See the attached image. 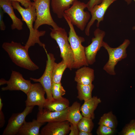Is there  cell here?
Here are the masks:
<instances>
[{
    "mask_svg": "<svg viewBox=\"0 0 135 135\" xmlns=\"http://www.w3.org/2000/svg\"><path fill=\"white\" fill-rule=\"evenodd\" d=\"M7 86L1 88L2 91L21 90L26 94L32 85L30 80H26L19 72L12 70L10 78L7 80Z\"/></svg>",
    "mask_w": 135,
    "mask_h": 135,
    "instance_id": "7c38bea8",
    "label": "cell"
},
{
    "mask_svg": "<svg viewBox=\"0 0 135 135\" xmlns=\"http://www.w3.org/2000/svg\"><path fill=\"white\" fill-rule=\"evenodd\" d=\"M46 54L47 60L44 72L42 76L38 79L30 78V80L34 82L40 83L43 87L46 92V99L48 100H53L51 90L53 69L55 62L56 58L53 54L48 53L46 49L44 50Z\"/></svg>",
    "mask_w": 135,
    "mask_h": 135,
    "instance_id": "ba28073f",
    "label": "cell"
},
{
    "mask_svg": "<svg viewBox=\"0 0 135 135\" xmlns=\"http://www.w3.org/2000/svg\"><path fill=\"white\" fill-rule=\"evenodd\" d=\"M63 17L67 22L70 28L68 39L72 48L74 61L73 68L78 69L83 66H88V63L86 56L84 47L82 43L85 41L83 37L79 36L75 31L73 25L64 13Z\"/></svg>",
    "mask_w": 135,
    "mask_h": 135,
    "instance_id": "3957f363",
    "label": "cell"
},
{
    "mask_svg": "<svg viewBox=\"0 0 135 135\" xmlns=\"http://www.w3.org/2000/svg\"><path fill=\"white\" fill-rule=\"evenodd\" d=\"M34 106H26L22 112L13 114L10 118L2 135H17L25 122L26 117L32 112Z\"/></svg>",
    "mask_w": 135,
    "mask_h": 135,
    "instance_id": "9c48e42d",
    "label": "cell"
},
{
    "mask_svg": "<svg viewBox=\"0 0 135 135\" xmlns=\"http://www.w3.org/2000/svg\"><path fill=\"white\" fill-rule=\"evenodd\" d=\"M132 30H135V26H134L132 28Z\"/></svg>",
    "mask_w": 135,
    "mask_h": 135,
    "instance_id": "f35d334b",
    "label": "cell"
},
{
    "mask_svg": "<svg viewBox=\"0 0 135 135\" xmlns=\"http://www.w3.org/2000/svg\"><path fill=\"white\" fill-rule=\"evenodd\" d=\"M25 0L28 1H30L31 0H32L34 2L36 0Z\"/></svg>",
    "mask_w": 135,
    "mask_h": 135,
    "instance_id": "74e56055",
    "label": "cell"
},
{
    "mask_svg": "<svg viewBox=\"0 0 135 135\" xmlns=\"http://www.w3.org/2000/svg\"><path fill=\"white\" fill-rule=\"evenodd\" d=\"M84 102L80 107L82 115L84 116L94 119V111L98 104L101 102V100L97 96H94Z\"/></svg>",
    "mask_w": 135,
    "mask_h": 135,
    "instance_id": "ac0fdd59",
    "label": "cell"
},
{
    "mask_svg": "<svg viewBox=\"0 0 135 135\" xmlns=\"http://www.w3.org/2000/svg\"><path fill=\"white\" fill-rule=\"evenodd\" d=\"M0 6L4 13H6L12 20L11 29L12 30L16 29L18 30H22L23 22L14 14L11 1L8 0H0Z\"/></svg>",
    "mask_w": 135,
    "mask_h": 135,
    "instance_id": "2e32d148",
    "label": "cell"
},
{
    "mask_svg": "<svg viewBox=\"0 0 135 135\" xmlns=\"http://www.w3.org/2000/svg\"><path fill=\"white\" fill-rule=\"evenodd\" d=\"M81 106L80 103L75 102L69 107L66 119L70 123L77 125L83 117V116L80 112Z\"/></svg>",
    "mask_w": 135,
    "mask_h": 135,
    "instance_id": "7402d4cb",
    "label": "cell"
},
{
    "mask_svg": "<svg viewBox=\"0 0 135 135\" xmlns=\"http://www.w3.org/2000/svg\"><path fill=\"white\" fill-rule=\"evenodd\" d=\"M70 132L69 135H78L79 130L77 125L70 123Z\"/></svg>",
    "mask_w": 135,
    "mask_h": 135,
    "instance_id": "1f68e13d",
    "label": "cell"
},
{
    "mask_svg": "<svg viewBox=\"0 0 135 135\" xmlns=\"http://www.w3.org/2000/svg\"><path fill=\"white\" fill-rule=\"evenodd\" d=\"M86 8V4L77 0L64 12L72 24L82 31L85 29L90 17L88 12L84 11Z\"/></svg>",
    "mask_w": 135,
    "mask_h": 135,
    "instance_id": "8992f818",
    "label": "cell"
},
{
    "mask_svg": "<svg viewBox=\"0 0 135 135\" xmlns=\"http://www.w3.org/2000/svg\"><path fill=\"white\" fill-rule=\"evenodd\" d=\"M50 29V36L58 44L60 51L61 57L66 64L67 68L72 70L73 68L74 56L66 30L60 27L57 29L52 28Z\"/></svg>",
    "mask_w": 135,
    "mask_h": 135,
    "instance_id": "277c9868",
    "label": "cell"
},
{
    "mask_svg": "<svg viewBox=\"0 0 135 135\" xmlns=\"http://www.w3.org/2000/svg\"><path fill=\"white\" fill-rule=\"evenodd\" d=\"M45 123L34 119L30 122H25L17 135H40V129Z\"/></svg>",
    "mask_w": 135,
    "mask_h": 135,
    "instance_id": "d6986e66",
    "label": "cell"
},
{
    "mask_svg": "<svg viewBox=\"0 0 135 135\" xmlns=\"http://www.w3.org/2000/svg\"><path fill=\"white\" fill-rule=\"evenodd\" d=\"M76 0H51L52 11L58 18H62L63 17L64 11L69 8Z\"/></svg>",
    "mask_w": 135,
    "mask_h": 135,
    "instance_id": "ffe728a7",
    "label": "cell"
},
{
    "mask_svg": "<svg viewBox=\"0 0 135 135\" xmlns=\"http://www.w3.org/2000/svg\"><path fill=\"white\" fill-rule=\"evenodd\" d=\"M12 4L14 9L17 10L21 15L22 21L24 22L29 30L28 38L25 46L28 50L31 46H34L36 44L46 49L45 45L40 40V37L44 36L46 33L45 30L39 31L35 30L34 28L33 24L36 18V14L34 2L27 8H24L18 2L11 1Z\"/></svg>",
    "mask_w": 135,
    "mask_h": 135,
    "instance_id": "6da1fadb",
    "label": "cell"
},
{
    "mask_svg": "<svg viewBox=\"0 0 135 135\" xmlns=\"http://www.w3.org/2000/svg\"><path fill=\"white\" fill-rule=\"evenodd\" d=\"M67 68L66 64L62 60L58 63L55 62L52 70V82H60L63 73Z\"/></svg>",
    "mask_w": 135,
    "mask_h": 135,
    "instance_id": "cb8c5ba5",
    "label": "cell"
},
{
    "mask_svg": "<svg viewBox=\"0 0 135 135\" xmlns=\"http://www.w3.org/2000/svg\"><path fill=\"white\" fill-rule=\"evenodd\" d=\"M51 90L53 98L54 99L61 98L66 93V91L61 82L59 83H52Z\"/></svg>",
    "mask_w": 135,
    "mask_h": 135,
    "instance_id": "4316f807",
    "label": "cell"
},
{
    "mask_svg": "<svg viewBox=\"0 0 135 135\" xmlns=\"http://www.w3.org/2000/svg\"><path fill=\"white\" fill-rule=\"evenodd\" d=\"M99 125L96 131L98 135H112L115 132V129L104 125Z\"/></svg>",
    "mask_w": 135,
    "mask_h": 135,
    "instance_id": "f1b7e54d",
    "label": "cell"
},
{
    "mask_svg": "<svg viewBox=\"0 0 135 135\" xmlns=\"http://www.w3.org/2000/svg\"><path fill=\"white\" fill-rule=\"evenodd\" d=\"M120 134L122 135H135V120H132L126 124Z\"/></svg>",
    "mask_w": 135,
    "mask_h": 135,
    "instance_id": "83f0119b",
    "label": "cell"
},
{
    "mask_svg": "<svg viewBox=\"0 0 135 135\" xmlns=\"http://www.w3.org/2000/svg\"><path fill=\"white\" fill-rule=\"evenodd\" d=\"M69 105V100L62 97L58 99H54L52 100H47L44 108L52 111L60 112L65 110L70 106Z\"/></svg>",
    "mask_w": 135,
    "mask_h": 135,
    "instance_id": "44dd1931",
    "label": "cell"
},
{
    "mask_svg": "<svg viewBox=\"0 0 135 135\" xmlns=\"http://www.w3.org/2000/svg\"><path fill=\"white\" fill-rule=\"evenodd\" d=\"M7 80H6L4 78H2L0 80V85H4L5 84H6Z\"/></svg>",
    "mask_w": 135,
    "mask_h": 135,
    "instance_id": "d590c367",
    "label": "cell"
},
{
    "mask_svg": "<svg viewBox=\"0 0 135 135\" xmlns=\"http://www.w3.org/2000/svg\"><path fill=\"white\" fill-rule=\"evenodd\" d=\"M103 0H89L86 4V8L90 12L94 7L96 5L101 3Z\"/></svg>",
    "mask_w": 135,
    "mask_h": 135,
    "instance_id": "f546056e",
    "label": "cell"
},
{
    "mask_svg": "<svg viewBox=\"0 0 135 135\" xmlns=\"http://www.w3.org/2000/svg\"><path fill=\"white\" fill-rule=\"evenodd\" d=\"M51 0H36L34 2L36 14V18L34 28L38 30L41 26L46 24L53 28L57 29L59 27L54 20L50 14V4Z\"/></svg>",
    "mask_w": 135,
    "mask_h": 135,
    "instance_id": "52a82bcc",
    "label": "cell"
},
{
    "mask_svg": "<svg viewBox=\"0 0 135 135\" xmlns=\"http://www.w3.org/2000/svg\"><path fill=\"white\" fill-rule=\"evenodd\" d=\"M2 47L12 62L17 66L30 71L38 69V66L30 58L28 50L20 43L13 41L10 42H5L2 44Z\"/></svg>",
    "mask_w": 135,
    "mask_h": 135,
    "instance_id": "7a4b0ae2",
    "label": "cell"
},
{
    "mask_svg": "<svg viewBox=\"0 0 135 135\" xmlns=\"http://www.w3.org/2000/svg\"><path fill=\"white\" fill-rule=\"evenodd\" d=\"M94 87V86L92 84L84 85L77 83V98L80 101H84L92 97V92Z\"/></svg>",
    "mask_w": 135,
    "mask_h": 135,
    "instance_id": "603a6c76",
    "label": "cell"
},
{
    "mask_svg": "<svg viewBox=\"0 0 135 135\" xmlns=\"http://www.w3.org/2000/svg\"><path fill=\"white\" fill-rule=\"evenodd\" d=\"M68 107L60 112L52 111L43 108L39 110L36 119L40 122L44 123L66 120Z\"/></svg>",
    "mask_w": 135,
    "mask_h": 135,
    "instance_id": "9a60e30c",
    "label": "cell"
},
{
    "mask_svg": "<svg viewBox=\"0 0 135 135\" xmlns=\"http://www.w3.org/2000/svg\"><path fill=\"white\" fill-rule=\"evenodd\" d=\"M98 124L105 125L116 129L118 125V121L116 116L112 111H110L103 114L100 117Z\"/></svg>",
    "mask_w": 135,
    "mask_h": 135,
    "instance_id": "d4e9b609",
    "label": "cell"
},
{
    "mask_svg": "<svg viewBox=\"0 0 135 135\" xmlns=\"http://www.w3.org/2000/svg\"><path fill=\"white\" fill-rule=\"evenodd\" d=\"M70 127L67 120L48 122L42 128L40 135H66L70 132Z\"/></svg>",
    "mask_w": 135,
    "mask_h": 135,
    "instance_id": "5bb4252c",
    "label": "cell"
},
{
    "mask_svg": "<svg viewBox=\"0 0 135 135\" xmlns=\"http://www.w3.org/2000/svg\"><path fill=\"white\" fill-rule=\"evenodd\" d=\"M88 66H83L75 72L74 80L77 83L84 85L92 84L94 78L93 69Z\"/></svg>",
    "mask_w": 135,
    "mask_h": 135,
    "instance_id": "e0dca14e",
    "label": "cell"
},
{
    "mask_svg": "<svg viewBox=\"0 0 135 135\" xmlns=\"http://www.w3.org/2000/svg\"><path fill=\"white\" fill-rule=\"evenodd\" d=\"M117 0H103L100 4L94 6L90 12L92 18L85 29V33L87 36L90 35V30L95 20L97 22L96 26L98 28L101 21L104 19V14L107 9L113 2Z\"/></svg>",
    "mask_w": 135,
    "mask_h": 135,
    "instance_id": "4fadbf2b",
    "label": "cell"
},
{
    "mask_svg": "<svg viewBox=\"0 0 135 135\" xmlns=\"http://www.w3.org/2000/svg\"><path fill=\"white\" fill-rule=\"evenodd\" d=\"M91 132H89L84 131H79L78 135H92Z\"/></svg>",
    "mask_w": 135,
    "mask_h": 135,
    "instance_id": "e575fe53",
    "label": "cell"
},
{
    "mask_svg": "<svg viewBox=\"0 0 135 135\" xmlns=\"http://www.w3.org/2000/svg\"><path fill=\"white\" fill-rule=\"evenodd\" d=\"M130 44V41L126 39L118 46L112 48L106 42H103L102 47L106 50L109 56L108 60L103 68L107 73L112 75L116 74L115 66L118 62L126 58L127 56L126 48Z\"/></svg>",
    "mask_w": 135,
    "mask_h": 135,
    "instance_id": "5b68a950",
    "label": "cell"
},
{
    "mask_svg": "<svg viewBox=\"0 0 135 135\" xmlns=\"http://www.w3.org/2000/svg\"><path fill=\"white\" fill-rule=\"evenodd\" d=\"M94 33V37L92 39V42L89 45L84 47L85 54L89 65L92 64L95 62L96 54L102 47L103 39L106 34L104 31L98 28L96 29Z\"/></svg>",
    "mask_w": 135,
    "mask_h": 135,
    "instance_id": "8fae6325",
    "label": "cell"
},
{
    "mask_svg": "<svg viewBox=\"0 0 135 135\" xmlns=\"http://www.w3.org/2000/svg\"><path fill=\"white\" fill-rule=\"evenodd\" d=\"M3 106L1 98H0V128H2L4 126L5 121L4 116L2 109Z\"/></svg>",
    "mask_w": 135,
    "mask_h": 135,
    "instance_id": "4dcf8cb0",
    "label": "cell"
},
{
    "mask_svg": "<svg viewBox=\"0 0 135 135\" xmlns=\"http://www.w3.org/2000/svg\"><path fill=\"white\" fill-rule=\"evenodd\" d=\"M0 29L3 31L6 28V26L3 20L4 12L1 8L0 7Z\"/></svg>",
    "mask_w": 135,
    "mask_h": 135,
    "instance_id": "d6a6232c",
    "label": "cell"
},
{
    "mask_svg": "<svg viewBox=\"0 0 135 135\" xmlns=\"http://www.w3.org/2000/svg\"><path fill=\"white\" fill-rule=\"evenodd\" d=\"M11 1H15L18 2L20 3L21 5L27 8L32 4L33 2L30 1H28L25 0H8Z\"/></svg>",
    "mask_w": 135,
    "mask_h": 135,
    "instance_id": "836d02e7",
    "label": "cell"
},
{
    "mask_svg": "<svg viewBox=\"0 0 135 135\" xmlns=\"http://www.w3.org/2000/svg\"><path fill=\"white\" fill-rule=\"evenodd\" d=\"M124 0L126 2L128 5L130 4L132 1V0Z\"/></svg>",
    "mask_w": 135,
    "mask_h": 135,
    "instance_id": "8d00e7d4",
    "label": "cell"
},
{
    "mask_svg": "<svg viewBox=\"0 0 135 135\" xmlns=\"http://www.w3.org/2000/svg\"><path fill=\"white\" fill-rule=\"evenodd\" d=\"M45 91L40 83L32 84L26 94L27 99L25 102L26 106H37L39 110L44 108L47 100L44 97Z\"/></svg>",
    "mask_w": 135,
    "mask_h": 135,
    "instance_id": "30bf717a",
    "label": "cell"
},
{
    "mask_svg": "<svg viewBox=\"0 0 135 135\" xmlns=\"http://www.w3.org/2000/svg\"><path fill=\"white\" fill-rule=\"evenodd\" d=\"M92 119L83 116L77 125L79 131L91 132L94 126Z\"/></svg>",
    "mask_w": 135,
    "mask_h": 135,
    "instance_id": "484cf974",
    "label": "cell"
}]
</instances>
